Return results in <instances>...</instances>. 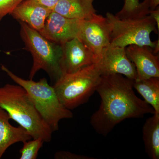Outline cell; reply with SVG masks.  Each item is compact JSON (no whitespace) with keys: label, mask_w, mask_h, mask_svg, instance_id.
<instances>
[{"label":"cell","mask_w":159,"mask_h":159,"mask_svg":"<svg viewBox=\"0 0 159 159\" xmlns=\"http://www.w3.org/2000/svg\"><path fill=\"white\" fill-rule=\"evenodd\" d=\"M134 81L121 74L101 75L96 91L100 97L101 103L90 121L97 134L106 136L125 119L155 114L150 105L136 95Z\"/></svg>","instance_id":"1"},{"label":"cell","mask_w":159,"mask_h":159,"mask_svg":"<svg viewBox=\"0 0 159 159\" xmlns=\"http://www.w3.org/2000/svg\"><path fill=\"white\" fill-rule=\"evenodd\" d=\"M0 107L31 135L32 139L40 138L50 142L53 131L43 120L21 86L5 84L0 87Z\"/></svg>","instance_id":"2"},{"label":"cell","mask_w":159,"mask_h":159,"mask_svg":"<svg viewBox=\"0 0 159 159\" xmlns=\"http://www.w3.org/2000/svg\"><path fill=\"white\" fill-rule=\"evenodd\" d=\"M18 22L20 25V35L25 48L33 57L29 80H33L35 74L42 70L55 83L63 74L61 68L62 46L47 39L26 23Z\"/></svg>","instance_id":"3"},{"label":"cell","mask_w":159,"mask_h":159,"mask_svg":"<svg viewBox=\"0 0 159 159\" xmlns=\"http://www.w3.org/2000/svg\"><path fill=\"white\" fill-rule=\"evenodd\" d=\"M1 69L27 91L35 108L53 132L58 130L61 120L73 118V113L61 104L54 88L45 78L35 82L33 80H27L18 77L3 65Z\"/></svg>","instance_id":"4"},{"label":"cell","mask_w":159,"mask_h":159,"mask_svg":"<svg viewBox=\"0 0 159 159\" xmlns=\"http://www.w3.org/2000/svg\"><path fill=\"white\" fill-rule=\"evenodd\" d=\"M102 75L97 63L62 75L53 86L59 101L71 110L88 101L96 92Z\"/></svg>","instance_id":"5"},{"label":"cell","mask_w":159,"mask_h":159,"mask_svg":"<svg viewBox=\"0 0 159 159\" xmlns=\"http://www.w3.org/2000/svg\"><path fill=\"white\" fill-rule=\"evenodd\" d=\"M110 30V45L125 48L131 45L148 46L153 50L159 40L152 41L150 34L156 24L149 15L142 17L120 19L110 12L106 15Z\"/></svg>","instance_id":"6"},{"label":"cell","mask_w":159,"mask_h":159,"mask_svg":"<svg viewBox=\"0 0 159 159\" xmlns=\"http://www.w3.org/2000/svg\"><path fill=\"white\" fill-rule=\"evenodd\" d=\"M79 39L98 61L102 51L110 45V30L106 18L95 13L87 19L83 20Z\"/></svg>","instance_id":"7"},{"label":"cell","mask_w":159,"mask_h":159,"mask_svg":"<svg viewBox=\"0 0 159 159\" xmlns=\"http://www.w3.org/2000/svg\"><path fill=\"white\" fill-rule=\"evenodd\" d=\"M82 20L69 18L52 11L46 19L43 28L39 32L52 42L61 45L79 38Z\"/></svg>","instance_id":"8"},{"label":"cell","mask_w":159,"mask_h":159,"mask_svg":"<svg viewBox=\"0 0 159 159\" xmlns=\"http://www.w3.org/2000/svg\"><path fill=\"white\" fill-rule=\"evenodd\" d=\"M97 63L102 75L119 74L132 80L137 78L135 66L128 58L125 48L108 46L102 51Z\"/></svg>","instance_id":"9"},{"label":"cell","mask_w":159,"mask_h":159,"mask_svg":"<svg viewBox=\"0 0 159 159\" xmlns=\"http://www.w3.org/2000/svg\"><path fill=\"white\" fill-rule=\"evenodd\" d=\"M61 45V68L63 74L74 73L98 61L97 56L78 38Z\"/></svg>","instance_id":"10"},{"label":"cell","mask_w":159,"mask_h":159,"mask_svg":"<svg viewBox=\"0 0 159 159\" xmlns=\"http://www.w3.org/2000/svg\"><path fill=\"white\" fill-rule=\"evenodd\" d=\"M125 50L128 58L135 66L136 80L159 77V56L154 54L152 48L148 46L131 45Z\"/></svg>","instance_id":"11"},{"label":"cell","mask_w":159,"mask_h":159,"mask_svg":"<svg viewBox=\"0 0 159 159\" xmlns=\"http://www.w3.org/2000/svg\"><path fill=\"white\" fill-rule=\"evenodd\" d=\"M52 11L37 0H24L9 15L18 21L26 23L39 31L43 28L46 19Z\"/></svg>","instance_id":"12"},{"label":"cell","mask_w":159,"mask_h":159,"mask_svg":"<svg viewBox=\"0 0 159 159\" xmlns=\"http://www.w3.org/2000/svg\"><path fill=\"white\" fill-rule=\"evenodd\" d=\"M9 114L0 107V159L11 145L32 139L30 134L20 125H11Z\"/></svg>","instance_id":"13"},{"label":"cell","mask_w":159,"mask_h":159,"mask_svg":"<svg viewBox=\"0 0 159 159\" xmlns=\"http://www.w3.org/2000/svg\"><path fill=\"white\" fill-rule=\"evenodd\" d=\"M94 0H59L53 11L69 18L87 19L96 13Z\"/></svg>","instance_id":"14"},{"label":"cell","mask_w":159,"mask_h":159,"mask_svg":"<svg viewBox=\"0 0 159 159\" xmlns=\"http://www.w3.org/2000/svg\"><path fill=\"white\" fill-rule=\"evenodd\" d=\"M142 137L145 152L152 159H159V114H154L143 125Z\"/></svg>","instance_id":"15"},{"label":"cell","mask_w":159,"mask_h":159,"mask_svg":"<svg viewBox=\"0 0 159 159\" xmlns=\"http://www.w3.org/2000/svg\"><path fill=\"white\" fill-rule=\"evenodd\" d=\"M133 87L153 108L155 113L159 114V77L135 80Z\"/></svg>","instance_id":"16"},{"label":"cell","mask_w":159,"mask_h":159,"mask_svg":"<svg viewBox=\"0 0 159 159\" xmlns=\"http://www.w3.org/2000/svg\"><path fill=\"white\" fill-rule=\"evenodd\" d=\"M44 142L40 138L29 140L23 142V148L20 151V159H37L38 152Z\"/></svg>","instance_id":"17"},{"label":"cell","mask_w":159,"mask_h":159,"mask_svg":"<svg viewBox=\"0 0 159 159\" xmlns=\"http://www.w3.org/2000/svg\"><path fill=\"white\" fill-rule=\"evenodd\" d=\"M116 16L120 19L145 16L142 14L139 0H125L123 8Z\"/></svg>","instance_id":"18"},{"label":"cell","mask_w":159,"mask_h":159,"mask_svg":"<svg viewBox=\"0 0 159 159\" xmlns=\"http://www.w3.org/2000/svg\"><path fill=\"white\" fill-rule=\"evenodd\" d=\"M24 0H0V21Z\"/></svg>","instance_id":"19"},{"label":"cell","mask_w":159,"mask_h":159,"mask_svg":"<svg viewBox=\"0 0 159 159\" xmlns=\"http://www.w3.org/2000/svg\"><path fill=\"white\" fill-rule=\"evenodd\" d=\"M55 159H94V158L72 153L68 151H59L54 155Z\"/></svg>","instance_id":"20"},{"label":"cell","mask_w":159,"mask_h":159,"mask_svg":"<svg viewBox=\"0 0 159 159\" xmlns=\"http://www.w3.org/2000/svg\"><path fill=\"white\" fill-rule=\"evenodd\" d=\"M140 4L142 13L147 15L150 10H154L159 6V0H144Z\"/></svg>","instance_id":"21"},{"label":"cell","mask_w":159,"mask_h":159,"mask_svg":"<svg viewBox=\"0 0 159 159\" xmlns=\"http://www.w3.org/2000/svg\"><path fill=\"white\" fill-rule=\"evenodd\" d=\"M42 5L45 6L53 11L59 0H37Z\"/></svg>","instance_id":"22"},{"label":"cell","mask_w":159,"mask_h":159,"mask_svg":"<svg viewBox=\"0 0 159 159\" xmlns=\"http://www.w3.org/2000/svg\"><path fill=\"white\" fill-rule=\"evenodd\" d=\"M148 15L151 16L155 21L156 25L157 26L158 31L159 30V8L158 6L156 9L150 10Z\"/></svg>","instance_id":"23"}]
</instances>
